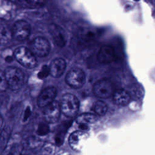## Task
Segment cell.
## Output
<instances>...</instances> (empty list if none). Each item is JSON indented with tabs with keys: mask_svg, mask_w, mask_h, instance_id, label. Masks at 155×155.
I'll use <instances>...</instances> for the list:
<instances>
[{
	"mask_svg": "<svg viewBox=\"0 0 155 155\" xmlns=\"http://www.w3.org/2000/svg\"><path fill=\"white\" fill-rule=\"evenodd\" d=\"M8 87L12 90H18L22 87L24 83V74L19 68L8 67L4 71Z\"/></svg>",
	"mask_w": 155,
	"mask_h": 155,
	"instance_id": "cell-1",
	"label": "cell"
},
{
	"mask_svg": "<svg viewBox=\"0 0 155 155\" xmlns=\"http://www.w3.org/2000/svg\"><path fill=\"white\" fill-rule=\"evenodd\" d=\"M35 55L31 50L24 47L17 48L14 52V56L16 60L27 68H33L36 66L37 60Z\"/></svg>",
	"mask_w": 155,
	"mask_h": 155,
	"instance_id": "cell-2",
	"label": "cell"
},
{
	"mask_svg": "<svg viewBox=\"0 0 155 155\" xmlns=\"http://www.w3.org/2000/svg\"><path fill=\"white\" fill-rule=\"evenodd\" d=\"M79 102L78 98L73 94H65L61 101V112L67 117L74 116L79 110Z\"/></svg>",
	"mask_w": 155,
	"mask_h": 155,
	"instance_id": "cell-3",
	"label": "cell"
},
{
	"mask_svg": "<svg viewBox=\"0 0 155 155\" xmlns=\"http://www.w3.org/2000/svg\"><path fill=\"white\" fill-rule=\"evenodd\" d=\"M114 91V89L113 82L107 78L99 80L93 86L94 94L100 98H108L113 96Z\"/></svg>",
	"mask_w": 155,
	"mask_h": 155,
	"instance_id": "cell-4",
	"label": "cell"
},
{
	"mask_svg": "<svg viewBox=\"0 0 155 155\" xmlns=\"http://www.w3.org/2000/svg\"><path fill=\"white\" fill-rule=\"evenodd\" d=\"M66 83L72 88H79L82 87L85 82L84 71L79 68H72L66 75Z\"/></svg>",
	"mask_w": 155,
	"mask_h": 155,
	"instance_id": "cell-5",
	"label": "cell"
},
{
	"mask_svg": "<svg viewBox=\"0 0 155 155\" xmlns=\"http://www.w3.org/2000/svg\"><path fill=\"white\" fill-rule=\"evenodd\" d=\"M30 25L25 21L18 20L15 22L12 29V36L18 41L25 40L30 33Z\"/></svg>",
	"mask_w": 155,
	"mask_h": 155,
	"instance_id": "cell-6",
	"label": "cell"
},
{
	"mask_svg": "<svg viewBox=\"0 0 155 155\" xmlns=\"http://www.w3.org/2000/svg\"><path fill=\"white\" fill-rule=\"evenodd\" d=\"M30 50L37 56H46L50 51V44L47 39L43 37H36L30 44Z\"/></svg>",
	"mask_w": 155,
	"mask_h": 155,
	"instance_id": "cell-7",
	"label": "cell"
},
{
	"mask_svg": "<svg viewBox=\"0 0 155 155\" xmlns=\"http://www.w3.org/2000/svg\"><path fill=\"white\" fill-rule=\"evenodd\" d=\"M61 112V104L57 101H53L51 103L44 107V119L48 123H55L58 120Z\"/></svg>",
	"mask_w": 155,
	"mask_h": 155,
	"instance_id": "cell-8",
	"label": "cell"
},
{
	"mask_svg": "<svg viewBox=\"0 0 155 155\" xmlns=\"http://www.w3.org/2000/svg\"><path fill=\"white\" fill-rule=\"evenodd\" d=\"M87 137V133L82 130L81 131H75L69 136V145L74 150L80 151L82 148Z\"/></svg>",
	"mask_w": 155,
	"mask_h": 155,
	"instance_id": "cell-9",
	"label": "cell"
},
{
	"mask_svg": "<svg viewBox=\"0 0 155 155\" xmlns=\"http://www.w3.org/2000/svg\"><path fill=\"white\" fill-rule=\"evenodd\" d=\"M57 94V90L54 87H48L44 89L38 97V105L40 107H45L51 103Z\"/></svg>",
	"mask_w": 155,
	"mask_h": 155,
	"instance_id": "cell-10",
	"label": "cell"
},
{
	"mask_svg": "<svg viewBox=\"0 0 155 155\" xmlns=\"http://www.w3.org/2000/svg\"><path fill=\"white\" fill-rule=\"evenodd\" d=\"M115 51L114 48L111 45H104L98 51L97 59L101 64H109L114 58Z\"/></svg>",
	"mask_w": 155,
	"mask_h": 155,
	"instance_id": "cell-11",
	"label": "cell"
},
{
	"mask_svg": "<svg viewBox=\"0 0 155 155\" xmlns=\"http://www.w3.org/2000/svg\"><path fill=\"white\" fill-rule=\"evenodd\" d=\"M49 30L56 45L60 47H64L67 41L66 35L64 30L55 24L51 25Z\"/></svg>",
	"mask_w": 155,
	"mask_h": 155,
	"instance_id": "cell-12",
	"label": "cell"
},
{
	"mask_svg": "<svg viewBox=\"0 0 155 155\" xmlns=\"http://www.w3.org/2000/svg\"><path fill=\"white\" fill-rule=\"evenodd\" d=\"M65 68V61L62 58H56L50 64L49 67L50 74L54 78H59L63 74Z\"/></svg>",
	"mask_w": 155,
	"mask_h": 155,
	"instance_id": "cell-13",
	"label": "cell"
},
{
	"mask_svg": "<svg viewBox=\"0 0 155 155\" xmlns=\"http://www.w3.org/2000/svg\"><path fill=\"white\" fill-rule=\"evenodd\" d=\"M130 94L123 89H117L114 90L113 94V99L115 104L119 105H125L130 101Z\"/></svg>",
	"mask_w": 155,
	"mask_h": 155,
	"instance_id": "cell-14",
	"label": "cell"
},
{
	"mask_svg": "<svg viewBox=\"0 0 155 155\" xmlns=\"http://www.w3.org/2000/svg\"><path fill=\"white\" fill-rule=\"evenodd\" d=\"M96 120V116L92 113H82L78 116L76 119L77 124L81 127L82 130L87 129L88 125L94 123Z\"/></svg>",
	"mask_w": 155,
	"mask_h": 155,
	"instance_id": "cell-15",
	"label": "cell"
},
{
	"mask_svg": "<svg viewBox=\"0 0 155 155\" xmlns=\"http://www.w3.org/2000/svg\"><path fill=\"white\" fill-rule=\"evenodd\" d=\"M79 39L81 45H87L88 44L92 43L95 39V35L90 31H84L81 33Z\"/></svg>",
	"mask_w": 155,
	"mask_h": 155,
	"instance_id": "cell-16",
	"label": "cell"
},
{
	"mask_svg": "<svg viewBox=\"0 0 155 155\" xmlns=\"http://www.w3.org/2000/svg\"><path fill=\"white\" fill-rule=\"evenodd\" d=\"M92 108L97 115L104 116L107 113V105L104 102L102 101H97L93 103Z\"/></svg>",
	"mask_w": 155,
	"mask_h": 155,
	"instance_id": "cell-17",
	"label": "cell"
},
{
	"mask_svg": "<svg viewBox=\"0 0 155 155\" xmlns=\"http://www.w3.org/2000/svg\"><path fill=\"white\" fill-rule=\"evenodd\" d=\"M0 87H1V91H3L5 90L7 87H8L7 82V81L5 80L4 73H1V85H0Z\"/></svg>",
	"mask_w": 155,
	"mask_h": 155,
	"instance_id": "cell-18",
	"label": "cell"
},
{
	"mask_svg": "<svg viewBox=\"0 0 155 155\" xmlns=\"http://www.w3.org/2000/svg\"><path fill=\"white\" fill-rule=\"evenodd\" d=\"M48 129L46 125H40L38 127V133L39 134H45L48 132Z\"/></svg>",
	"mask_w": 155,
	"mask_h": 155,
	"instance_id": "cell-19",
	"label": "cell"
},
{
	"mask_svg": "<svg viewBox=\"0 0 155 155\" xmlns=\"http://www.w3.org/2000/svg\"><path fill=\"white\" fill-rule=\"evenodd\" d=\"M5 60L7 61V62H10V61H12L13 60V59L11 58V57H7Z\"/></svg>",
	"mask_w": 155,
	"mask_h": 155,
	"instance_id": "cell-20",
	"label": "cell"
},
{
	"mask_svg": "<svg viewBox=\"0 0 155 155\" xmlns=\"http://www.w3.org/2000/svg\"><path fill=\"white\" fill-rule=\"evenodd\" d=\"M41 1H42V2H43V1H44V0H41Z\"/></svg>",
	"mask_w": 155,
	"mask_h": 155,
	"instance_id": "cell-21",
	"label": "cell"
},
{
	"mask_svg": "<svg viewBox=\"0 0 155 155\" xmlns=\"http://www.w3.org/2000/svg\"><path fill=\"white\" fill-rule=\"evenodd\" d=\"M154 2H155V0H154Z\"/></svg>",
	"mask_w": 155,
	"mask_h": 155,
	"instance_id": "cell-22",
	"label": "cell"
}]
</instances>
